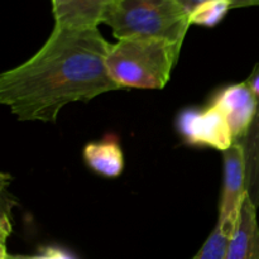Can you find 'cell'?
<instances>
[{
	"mask_svg": "<svg viewBox=\"0 0 259 259\" xmlns=\"http://www.w3.org/2000/svg\"><path fill=\"white\" fill-rule=\"evenodd\" d=\"M110 48L98 28L55 25L37 53L0 75V103L20 121L55 123L68 104L120 90L106 65Z\"/></svg>",
	"mask_w": 259,
	"mask_h": 259,
	"instance_id": "6da1fadb",
	"label": "cell"
},
{
	"mask_svg": "<svg viewBox=\"0 0 259 259\" xmlns=\"http://www.w3.org/2000/svg\"><path fill=\"white\" fill-rule=\"evenodd\" d=\"M181 48L163 39H119L109 51V75L119 89L159 90L169 81Z\"/></svg>",
	"mask_w": 259,
	"mask_h": 259,
	"instance_id": "7a4b0ae2",
	"label": "cell"
},
{
	"mask_svg": "<svg viewBox=\"0 0 259 259\" xmlns=\"http://www.w3.org/2000/svg\"><path fill=\"white\" fill-rule=\"evenodd\" d=\"M103 24L113 29L115 38H149L184 45L190 14L176 0H115Z\"/></svg>",
	"mask_w": 259,
	"mask_h": 259,
	"instance_id": "3957f363",
	"label": "cell"
},
{
	"mask_svg": "<svg viewBox=\"0 0 259 259\" xmlns=\"http://www.w3.org/2000/svg\"><path fill=\"white\" fill-rule=\"evenodd\" d=\"M176 128L185 143L224 152L237 142L222 111L212 104L205 108L185 109L179 114Z\"/></svg>",
	"mask_w": 259,
	"mask_h": 259,
	"instance_id": "277c9868",
	"label": "cell"
},
{
	"mask_svg": "<svg viewBox=\"0 0 259 259\" xmlns=\"http://www.w3.org/2000/svg\"><path fill=\"white\" fill-rule=\"evenodd\" d=\"M222 153L224 171L217 224L232 234L237 225L243 201L248 195L244 151L240 142H237Z\"/></svg>",
	"mask_w": 259,
	"mask_h": 259,
	"instance_id": "5b68a950",
	"label": "cell"
},
{
	"mask_svg": "<svg viewBox=\"0 0 259 259\" xmlns=\"http://www.w3.org/2000/svg\"><path fill=\"white\" fill-rule=\"evenodd\" d=\"M209 103L225 116L234 141H242L249 131L259 106V100L247 81L220 89Z\"/></svg>",
	"mask_w": 259,
	"mask_h": 259,
	"instance_id": "8992f818",
	"label": "cell"
},
{
	"mask_svg": "<svg viewBox=\"0 0 259 259\" xmlns=\"http://www.w3.org/2000/svg\"><path fill=\"white\" fill-rule=\"evenodd\" d=\"M258 207L247 195L237 225L228 240L224 259H259Z\"/></svg>",
	"mask_w": 259,
	"mask_h": 259,
	"instance_id": "52a82bcc",
	"label": "cell"
},
{
	"mask_svg": "<svg viewBox=\"0 0 259 259\" xmlns=\"http://www.w3.org/2000/svg\"><path fill=\"white\" fill-rule=\"evenodd\" d=\"M115 0H58L52 3L55 25L67 28H98Z\"/></svg>",
	"mask_w": 259,
	"mask_h": 259,
	"instance_id": "ba28073f",
	"label": "cell"
},
{
	"mask_svg": "<svg viewBox=\"0 0 259 259\" xmlns=\"http://www.w3.org/2000/svg\"><path fill=\"white\" fill-rule=\"evenodd\" d=\"M82 158L94 174L106 179H115L124 171L123 149L119 138L113 133L106 134L100 141L86 144Z\"/></svg>",
	"mask_w": 259,
	"mask_h": 259,
	"instance_id": "9c48e42d",
	"label": "cell"
},
{
	"mask_svg": "<svg viewBox=\"0 0 259 259\" xmlns=\"http://www.w3.org/2000/svg\"><path fill=\"white\" fill-rule=\"evenodd\" d=\"M240 144L244 151L247 192L253 204L259 207V106L254 120Z\"/></svg>",
	"mask_w": 259,
	"mask_h": 259,
	"instance_id": "30bf717a",
	"label": "cell"
},
{
	"mask_svg": "<svg viewBox=\"0 0 259 259\" xmlns=\"http://www.w3.org/2000/svg\"><path fill=\"white\" fill-rule=\"evenodd\" d=\"M230 9H233L232 0H209L192 10L190 22L191 24L212 28L224 19Z\"/></svg>",
	"mask_w": 259,
	"mask_h": 259,
	"instance_id": "8fae6325",
	"label": "cell"
},
{
	"mask_svg": "<svg viewBox=\"0 0 259 259\" xmlns=\"http://www.w3.org/2000/svg\"><path fill=\"white\" fill-rule=\"evenodd\" d=\"M229 237V233L217 224L192 259H224Z\"/></svg>",
	"mask_w": 259,
	"mask_h": 259,
	"instance_id": "7c38bea8",
	"label": "cell"
},
{
	"mask_svg": "<svg viewBox=\"0 0 259 259\" xmlns=\"http://www.w3.org/2000/svg\"><path fill=\"white\" fill-rule=\"evenodd\" d=\"M0 259H77L70 252L60 247L55 245H47V247H40L34 254H5L0 255Z\"/></svg>",
	"mask_w": 259,
	"mask_h": 259,
	"instance_id": "4fadbf2b",
	"label": "cell"
},
{
	"mask_svg": "<svg viewBox=\"0 0 259 259\" xmlns=\"http://www.w3.org/2000/svg\"><path fill=\"white\" fill-rule=\"evenodd\" d=\"M245 81H247L248 85L250 86L252 91L254 93V95L257 96V99L259 100V63L254 67L252 75H250Z\"/></svg>",
	"mask_w": 259,
	"mask_h": 259,
	"instance_id": "5bb4252c",
	"label": "cell"
},
{
	"mask_svg": "<svg viewBox=\"0 0 259 259\" xmlns=\"http://www.w3.org/2000/svg\"><path fill=\"white\" fill-rule=\"evenodd\" d=\"M176 2L179 3V4L181 5V7L184 8V9L186 10V12L189 13V14H191L192 10L196 9V8L199 7V5L202 4V3L209 2V0H176ZM234 2H235V0H232L233 8H234Z\"/></svg>",
	"mask_w": 259,
	"mask_h": 259,
	"instance_id": "9a60e30c",
	"label": "cell"
},
{
	"mask_svg": "<svg viewBox=\"0 0 259 259\" xmlns=\"http://www.w3.org/2000/svg\"><path fill=\"white\" fill-rule=\"evenodd\" d=\"M259 7V0H235L234 8Z\"/></svg>",
	"mask_w": 259,
	"mask_h": 259,
	"instance_id": "2e32d148",
	"label": "cell"
},
{
	"mask_svg": "<svg viewBox=\"0 0 259 259\" xmlns=\"http://www.w3.org/2000/svg\"><path fill=\"white\" fill-rule=\"evenodd\" d=\"M56 2H58V0H51V3H56Z\"/></svg>",
	"mask_w": 259,
	"mask_h": 259,
	"instance_id": "e0dca14e",
	"label": "cell"
}]
</instances>
